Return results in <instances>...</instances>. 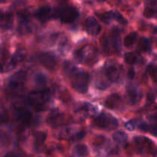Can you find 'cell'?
Listing matches in <instances>:
<instances>
[{
	"mask_svg": "<svg viewBox=\"0 0 157 157\" xmlns=\"http://www.w3.org/2000/svg\"><path fill=\"white\" fill-rule=\"evenodd\" d=\"M15 116L17 121L21 123L25 127L30 124L32 118V113L24 107H18V108L15 109Z\"/></svg>",
	"mask_w": 157,
	"mask_h": 157,
	"instance_id": "obj_10",
	"label": "cell"
},
{
	"mask_svg": "<svg viewBox=\"0 0 157 157\" xmlns=\"http://www.w3.org/2000/svg\"><path fill=\"white\" fill-rule=\"evenodd\" d=\"M8 118H9V116H8V114H7V112L4 111V110H2V113H1V121H2V123L7 122Z\"/></svg>",
	"mask_w": 157,
	"mask_h": 157,
	"instance_id": "obj_31",
	"label": "cell"
},
{
	"mask_svg": "<svg viewBox=\"0 0 157 157\" xmlns=\"http://www.w3.org/2000/svg\"><path fill=\"white\" fill-rule=\"evenodd\" d=\"M110 40L113 44V48L117 52H121V31L117 28H113L110 33Z\"/></svg>",
	"mask_w": 157,
	"mask_h": 157,
	"instance_id": "obj_16",
	"label": "cell"
},
{
	"mask_svg": "<svg viewBox=\"0 0 157 157\" xmlns=\"http://www.w3.org/2000/svg\"><path fill=\"white\" fill-rule=\"evenodd\" d=\"M4 157H18V156H16L15 154H14V153H7V154H6Z\"/></svg>",
	"mask_w": 157,
	"mask_h": 157,
	"instance_id": "obj_33",
	"label": "cell"
},
{
	"mask_svg": "<svg viewBox=\"0 0 157 157\" xmlns=\"http://www.w3.org/2000/svg\"><path fill=\"white\" fill-rule=\"evenodd\" d=\"M104 74L109 81L116 82L121 76V68L117 64L113 61H107L104 67Z\"/></svg>",
	"mask_w": 157,
	"mask_h": 157,
	"instance_id": "obj_6",
	"label": "cell"
},
{
	"mask_svg": "<svg viewBox=\"0 0 157 157\" xmlns=\"http://www.w3.org/2000/svg\"><path fill=\"white\" fill-rule=\"evenodd\" d=\"M64 115L61 113L58 110H54L49 113L47 119V123L48 125L52 127H59L64 122Z\"/></svg>",
	"mask_w": 157,
	"mask_h": 157,
	"instance_id": "obj_11",
	"label": "cell"
},
{
	"mask_svg": "<svg viewBox=\"0 0 157 157\" xmlns=\"http://www.w3.org/2000/svg\"><path fill=\"white\" fill-rule=\"evenodd\" d=\"M135 150L138 153H150L153 148V144L150 139L145 136H136L133 139Z\"/></svg>",
	"mask_w": 157,
	"mask_h": 157,
	"instance_id": "obj_7",
	"label": "cell"
},
{
	"mask_svg": "<svg viewBox=\"0 0 157 157\" xmlns=\"http://www.w3.org/2000/svg\"><path fill=\"white\" fill-rule=\"evenodd\" d=\"M136 38V33L135 32H132V33L129 34L128 35L124 38V44L126 47H130L133 44V43L135 42Z\"/></svg>",
	"mask_w": 157,
	"mask_h": 157,
	"instance_id": "obj_25",
	"label": "cell"
},
{
	"mask_svg": "<svg viewBox=\"0 0 157 157\" xmlns=\"http://www.w3.org/2000/svg\"><path fill=\"white\" fill-rule=\"evenodd\" d=\"M78 15H79V13H78V9L71 6L64 8L58 12V16L63 23L73 22L75 20L77 19Z\"/></svg>",
	"mask_w": 157,
	"mask_h": 157,
	"instance_id": "obj_9",
	"label": "cell"
},
{
	"mask_svg": "<svg viewBox=\"0 0 157 157\" xmlns=\"http://www.w3.org/2000/svg\"><path fill=\"white\" fill-rule=\"evenodd\" d=\"M124 58H125L126 62L130 64H136V63L140 61V55H137L136 53H134V52H128V53H127L124 56Z\"/></svg>",
	"mask_w": 157,
	"mask_h": 157,
	"instance_id": "obj_22",
	"label": "cell"
},
{
	"mask_svg": "<svg viewBox=\"0 0 157 157\" xmlns=\"http://www.w3.org/2000/svg\"><path fill=\"white\" fill-rule=\"evenodd\" d=\"M147 71L153 81L157 83V66L154 64H150L147 67Z\"/></svg>",
	"mask_w": 157,
	"mask_h": 157,
	"instance_id": "obj_26",
	"label": "cell"
},
{
	"mask_svg": "<svg viewBox=\"0 0 157 157\" xmlns=\"http://www.w3.org/2000/svg\"><path fill=\"white\" fill-rule=\"evenodd\" d=\"M138 124V121H136V120H132V121H128V122L126 124V128L127 130H133L134 129L136 128V125Z\"/></svg>",
	"mask_w": 157,
	"mask_h": 157,
	"instance_id": "obj_29",
	"label": "cell"
},
{
	"mask_svg": "<svg viewBox=\"0 0 157 157\" xmlns=\"http://www.w3.org/2000/svg\"><path fill=\"white\" fill-rule=\"evenodd\" d=\"M148 131L151 134L157 136V113L150 115L148 117Z\"/></svg>",
	"mask_w": 157,
	"mask_h": 157,
	"instance_id": "obj_19",
	"label": "cell"
},
{
	"mask_svg": "<svg viewBox=\"0 0 157 157\" xmlns=\"http://www.w3.org/2000/svg\"><path fill=\"white\" fill-rule=\"evenodd\" d=\"M86 30L87 33L93 36L99 35V33L101 31V25L98 23L96 18L94 17H89L87 18L85 21Z\"/></svg>",
	"mask_w": 157,
	"mask_h": 157,
	"instance_id": "obj_12",
	"label": "cell"
},
{
	"mask_svg": "<svg viewBox=\"0 0 157 157\" xmlns=\"http://www.w3.org/2000/svg\"><path fill=\"white\" fill-rule=\"evenodd\" d=\"M98 50L96 48L90 44L84 46L75 53V58L82 64H91L98 58Z\"/></svg>",
	"mask_w": 157,
	"mask_h": 157,
	"instance_id": "obj_2",
	"label": "cell"
},
{
	"mask_svg": "<svg viewBox=\"0 0 157 157\" xmlns=\"http://www.w3.org/2000/svg\"><path fill=\"white\" fill-rule=\"evenodd\" d=\"M127 98L130 104H137L142 98V94L136 86L131 85L127 90Z\"/></svg>",
	"mask_w": 157,
	"mask_h": 157,
	"instance_id": "obj_13",
	"label": "cell"
},
{
	"mask_svg": "<svg viewBox=\"0 0 157 157\" xmlns=\"http://www.w3.org/2000/svg\"><path fill=\"white\" fill-rule=\"evenodd\" d=\"M35 82L40 87L44 86L46 84V77L43 74H38L35 78Z\"/></svg>",
	"mask_w": 157,
	"mask_h": 157,
	"instance_id": "obj_28",
	"label": "cell"
},
{
	"mask_svg": "<svg viewBox=\"0 0 157 157\" xmlns=\"http://www.w3.org/2000/svg\"><path fill=\"white\" fill-rule=\"evenodd\" d=\"M35 16L39 21L44 22V21L50 20L53 17V13H52V10L50 7L44 6V7L40 8L36 11Z\"/></svg>",
	"mask_w": 157,
	"mask_h": 157,
	"instance_id": "obj_15",
	"label": "cell"
},
{
	"mask_svg": "<svg viewBox=\"0 0 157 157\" xmlns=\"http://www.w3.org/2000/svg\"><path fill=\"white\" fill-rule=\"evenodd\" d=\"M66 72L71 79L72 87L79 93L84 94L87 91L89 85V75L87 72L78 71L72 65L66 66Z\"/></svg>",
	"mask_w": 157,
	"mask_h": 157,
	"instance_id": "obj_1",
	"label": "cell"
},
{
	"mask_svg": "<svg viewBox=\"0 0 157 157\" xmlns=\"http://www.w3.org/2000/svg\"><path fill=\"white\" fill-rule=\"evenodd\" d=\"M50 99L48 90H34L29 95V102L32 107L36 109L42 108L48 104Z\"/></svg>",
	"mask_w": 157,
	"mask_h": 157,
	"instance_id": "obj_3",
	"label": "cell"
},
{
	"mask_svg": "<svg viewBox=\"0 0 157 157\" xmlns=\"http://www.w3.org/2000/svg\"><path fill=\"white\" fill-rule=\"evenodd\" d=\"M138 48L141 52H148L150 49V42L149 40L146 38H142L140 40L139 43H138Z\"/></svg>",
	"mask_w": 157,
	"mask_h": 157,
	"instance_id": "obj_24",
	"label": "cell"
},
{
	"mask_svg": "<svg viewBox=\"0 0 157 157\" xmlns=\"http://www.w3.org/2000/svg\"><path fill=\"white\" fill-rule=\"evenodd\" d=\"M46 139V133L44 132H37L35 134L34 137V142H35V146L37 147H40L43 145L44 140Z\"/></svg>",
	"mask_w": 157,
	"mask_h": 157,
	"instance_id": "obj_23",
	"label": "cell"
},
{
	"mask_svg": "<svg viewBox=\"0 0 157 157\" xmlns=\"http://www.w3.org/2000/svg\"><path fill=\"white\" fill-rule=\"evenodd\" d=\"M38 58H39V61L41 62V64L48 70L52 71L55 68L56 62H55V58L51 55L47 53L41 54Z\"/></svg>",
	"mask_w": 157,
	"mask_h": 157,
	"instance_id": "obj_14",
	"label": "cell"
},
{
	"mask_svg": "<svg viewBox=\"0 0 157 157\" xmlns=\"http://www.w3.org/2000/svg\"><path fill=\"white\" fill-rule=\"evenodd\" d=\"M113 140L118 143H124L127 140V136L125 133L122 131H117L113 134Z\"/></svg>",
	"mask_w": 157,
	"mask_h": 157,
	"instance_id": "obj_27",
	"label": "cell"
},
{
	"mask_svg": "<svg viewBox=\"0 0 157 157\" xmlns=\"http://www.w3.org/2000/svg\"><path fill=\"white\" fill-rule=\"evenodd\" d=\"M121 98L117 94H113L110 95L108 98L106 99L105 101V106L108 108L112 109V110H114V109L118 108L120 107V105L121 104Z\"/></svg>",
	"mask_w": 157,
	"mask_h": 157,
	"instance_id": "obj_17",
	"label": "cell"
},
{
	"mask_svg": "<svg viewBox=\"0 0 157 157\" xmlns=\"http://www.w3.org/2000/svg\"><path fill=\"white\" fill-rule=\"evenodd\" d=\"M13 24V17L11 14H4L1 16V28L2 29H10Z\"/></svg>",
	"mask_w": 157,
	"mask_h": 157,
	"instance_id": "obj_20",
	"label": "cell"
},
{
	"mask_svg": "<svg viewBox=\"0 0 157 157\" xmlns=\"http://www.w3.org/2000/svg\"><path fill=\"white\" fill-rule=\"evenodd\" d=\"M134 76H135L134 70H133V69H130V70L128 71L129 78H130V79H133V78H134Z\"/></svg>",
	"mask_w": 157,
	"mask_h": 157,
	"instance_id": "obj_32",
	"label": "cell"
},
{
	"mask_svg": "<svg viewBox=\"0 0 157 157\" xmlns=\"http://www.w3.org/2000/svg\"><path fill=\"white\" fill-rule=\"evenodd\" d=\"M35 29V26L27 18H23L19 23V26L18 28V31L22 35L29 34L32 32V31Z\"/></svg>",
	"mask_w": 157,
	"mask_h": 157,
	"instance_id": "obj_18",
	"label": "cell"
},
{
	"mask_svg": "<svg viewBox=\"0 0 157 157\" xmlns=\"http://www.w3.org/2000/svg\"><path fill=\"white\" fill-rule=\"evenodd\" d=\"M74 153L78 157H86L88 156L89 150L85 145L78 144V145L75 146L74 148Z\"/></svg>",
	"mask_w": 157,
	"mask_h": 157,
	"instance_id": "obj_21",
	"label": "cell"
},
{
	"mask_svg": "<svg viewBox=\"0 0 157 157\" xmlns=\"http://www.w3.org/2000/svg\"><path fill=\"white\" fill-rule=\"evenodd\" d=\"M26 57V52L24 49L21 48L18 49V51L14 53V55H12V58H11L10 61L8 62L6 65L2 66V71H10L13 70L14 68L17 67L19 63H21L23 60Z\"/></svg>",
	"mask_w": 157,
	"mask_h": 157,
	"instance_id": "obj_8",
	"label": "cell"
},
{
	"mask_svg": "<svg viewBox=\"0 0 157 157\" xmlns=\"http://www.w3.org/2000/svg\"><path fill=\"white\" fill-rule=\"evenodd\" d=\"M94 124L97 127L104 130H112L117 127L118 121L117 120L109 113H101L98 115L94 120Z\"/></svg>",
	"mask_w": 157,
	"mask_h": 157,
	"instance_id": "obj_4",
	"label": "cell"
},
{
	"mask_svg": "<svg viewBox=\"0 0 157 157\" xmlns=\"http://www.w3.org/2000/svg\"><path fill=\"white\" fill-rule=\"evenodd\" d=\"M26 78V72L20 71L10 77L8 81V87L12 93H18L21 91L24 86Z\"/></svg>",
	"mask_w": 157,
	"mask_h": 157,
	"instance_id": "obj_5",
	"label": "cell"
},
{
	"mask_svg": "<svg viewBox=\"0 0 157 157\" xmlns=\"http://www.w3.org/2000/svg\"><path fill=\"white\" fill-rule=\"evenodd\" d=\"M101 44H102L103 50L104 52H107L109 51V47H110V41H109L108 38L107 37H104L101 41Z\"/></svg>",
	"mask_w": 157,
	"mask_h": 157,
	"instance_id": "obj_30",
	"label": "cell"
}]
</instances>
